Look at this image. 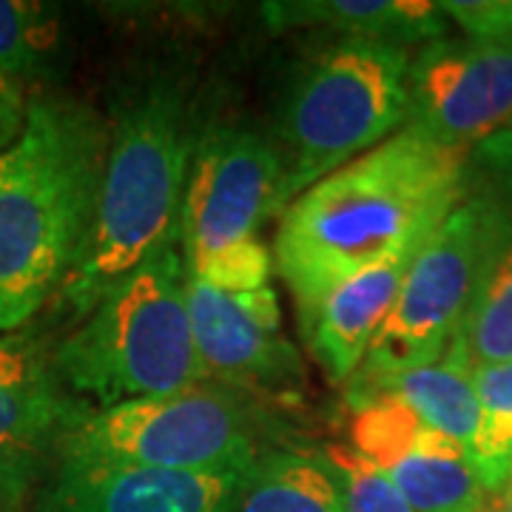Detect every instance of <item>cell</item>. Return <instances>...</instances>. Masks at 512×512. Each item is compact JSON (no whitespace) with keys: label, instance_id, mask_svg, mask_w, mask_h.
<instances>
[{"label":"cell","instance_id":"6da1fadb","mask_svg":"<svg viewBox=\"0 0 512 512\" xmlns=\"http://www.w3.org/2000/svg\"><path fill=\"white\" fill-rule=\"evenodd\" d=\"M467 191V148L404 126L313 183L279 214L274 262L291 288L299 328L336 285L427 239Z\"/></svg>","mask_w":512,"mask_h":512},{"label":"cell","instance_id":"7a4b0ae2","mask_svg":"<svg viewBox=\"0 0 512 512\" xmlns=\"http://www.w3.org/2000/svg\"><path fill=\"white\" fill-rule=\"evenodd\" d=\"M109 126L89 106L29 100L0 148V333L26 328L63 291L92 228Z\"/></svg>","mask_w":512,"mask_h":512},{"label":"cell","instance_id":"3957f363","mask_svg":"<svg viewBox=\"0 0 512 512\" xmlns=\"http://www.w3.org/2000/svg\"><path fill=\"white\" fill-rule=\"evenodd\" d=\"M191 154L194 137L177 83L151 80L120 106L89 237L57 293L72 319L89 316L134 271L174 248Z\"/></svg>","mask_w":512,"mask_h":512},{"label":"cell","instance_id":"277c9868","mask_svg":"<svg viewBox=\"0 0 512 512\" xmlns=\"http://www.w3.org/2000/svg\"><path fill=\"white\" fill-rule=\"evenodd\" d=\"M55 370L69 393L94 399L97 410L200 387L208 373L188 319L177 248L103 296L55 348Z\"/></svg>","mask_w":512,"mask_h":512},{"label":"cell","instance_id":"5b68a950","mask_svg":"<svg viewBox=\"0 0 512 512\" xmlns=\"http://www.w3.org/2000/svg\"><path fill=\"white\" fill-rule=\"evenodd\" d=\"M410 49L339 37L296 80L282 111V211L313 183L367 154L407 123Z\"/></svg>","mask_w":512,"mask_h":512},{"label":"cell","instance_id":"8992f818","mask_svg":"<svg viewBox=\"0 0 512 512\" xmlns=\"http://www.w3.org/2000/svg\"><path fill=\"white\" fill-rule=\"evenodd\" d=\"M510 237L504 211L464 191V200L421 245L393 311L348 384L379 382L439 362L458 339L481 279Z\"/></svg>","mask_w":512,"mask_h":512},{"label":"cell","instance_id":"52a82bcc","mask_svg":"<svg viewBox=\"0 0 512 512\" xmlns=\"http://www.w3.org/2000/svg\"><path fill=\"white\" fill-rule=\"evenodd\" d=\"M57 461L177 473L248 470L259 456L245 404L220 387L92 410L57 441Z\"/></svg>","mask_w":512,"mask_h":512},{"label":"cell","instance_id":"ba28073f","mask_svg":"<svg viewBox=\"0 0 512 512\" xmlns=\"http://www.w3.org/2000/svg\"><path fill=\"white\" fill-rule=\"evenodd\" d=\"M285 165L274 143L248 128H211L188 165L180 242L185 271L231 245L256 239V228L282 214Z\"/></svg>","mask_w":512,"mask_h":512},{"label":"cell","instance_id":"9c48e42d","mask_svg":"<svg viewBox=\"0 0 512 512\" xmlns=\"http://www.w3.org/2000/svg\"><path fill=\"white\" fill-rule=\"evenodd\" d=\"M504 123H512V32L439 37L410 57L404 126L470 148Z\"/></svg>","mask_w":512,"mask_h":512},{"label":"cell","instance_id":"30bf717a","mask_svg":"<svg viewBox=\"0 0 512 512\" xmlns=\"http://www.w3.org/2000/svg\"><path fill=\"white\" fill-rule=\"evenodd\" d=\"M350 447L376 464L413 512H481L484 490L470 453L390 396L348 399Z\"/></svg>","mask_w":512,"mask_h":512},{"label":"cell","instance_id":"8fae6325","mask_svg":"<svg viewBox=\"0 0 512 512\" xmlns=\"http://www.w3.org/2000/svg\"><path fill=\"white\" fill-rule=\"evenodd\" d=\"M185 302L194 342L208 376L222 382H285L299 373V356L282 336L276 291H220L185 274Z\"/></svg>","mask_w":512,"mask_h":512},{"label":"cell","instance_id":"7c38bea8","mask_svg":"<svg viewBox=\"0 0 512 512\" xmlns=\"http://www.w3.org/2000/svg\"><path fill=\"white\" fill-rule=\"evenodd\" d=\"M242 476L57 461L35 512H231Z\"/></svg>","mask_w":512,"mask_h":512},{"label":"cell","instance_id":"4fadbf2b","mask_svg":"<svg viewBox=\"0 0 512 512\" xmlns=\"http://www.w3.org/2000/svg\"><path fill=\"white\" fill-rule=\"evenodd\" d=\"M92 413L55 370V350L20 328L0 333V453L55 450L77 421Z\"/></svg>","mask_w":512,"mask_h":512},{"label":"cell","instance_id":"5bb4252c","mask_svg":"<svg viewBox=\"0 0 512 512\" xmlns=\"http://www.w3.org/2000/svg\"><path fill=\"white\" fill-rule=\"evenodd\" d=\"M427 239L407 242L393 254L382 256L379 262L367 265L342 285H336L322 299V305L316 308L302 333L330 382H350L365 362L376 333L382 330L396 305L404 276Z\"/></svg>","mask_w":512,"mask_h":512},{"label":"cell","instance_id":"9a60e30c","mask_svg":"<svg viewBox=\"0 0 512 512\" xmlns=\"http://www.w3.org/2000/svg\"><path fill=\"white\" fill-rule=\"evenodd\" d=\"M265 20L274 29L319 26L342 37L387 40L410 49L447 37V15L427 0H288L265 3Z\"/></svg>","mask_w":512,"mask_h":512},{"label":"cell","instance_id":"2e32d148","mask_svg":"<svg viewBox=\"0 0 512 512\" xmlns=\"http://www.w3.org/2000/svg\"><path fill=\"white\" fill-rule=\"evenodd\" d=\"M373 393L407 404L427 427L461 444L467 453L473 450L478 433V399L473 387V362L461 339H456L433 365L416 367L379 382L348 384V399Z\"/></svg>","mask_w":512,"mask_h":512},{"label":"cell","instance_id":"e0dca14e","mask_svg":"<svg viewBox=\"0 0 512 512\" xmlns=\"http://www.w3.org/2000/svg\"><path fill=\"white\" fill-rule=\"evenodd\" d=\"M231 512H345V504L322 456L276 450L245 470Z\"/></svg>","mask_w":512,"mask_h":512},{"label":"cell","instance_id":"ac0fdd59","mask_svg":"<svg viewBox=\"0 0 512 512\" xmlns=\"http://www.w3.org/2000/svg\"><path fill=\"white\" fill-rule=\"evenodd\" d=\"M66 55L63 12L40 0H0V74L23 83L57 72Z\"/></svg>","mask_w":512,"mask_h":512},{"label":"cell","instance_id":"d6986e66","mask_svg":"<svg viewBox=\"0 0 512 512\" xmlns=\"http://www.w3.org/2000/svg\"><path fill=\"white\" fill-rule=\"evenodd\" d=\"M478 399V433L470 458L490 495L512 478V362L473 365Z\"/></svg>","mask_w":512,"mask_h":512},{"label":"cell","instance_id":"ffe728a7","mask_svg":"<svg viewBox=\"0 0 512 512\" xmlns=\"http://www.w3.org/2000/svg\"><path fill=\"white\" fill-rule=\"evenodd\" d=\"M458 339L473 365L512 362V237L490 262Z\"/></svg>","mask_w":512,"mask_h":512},{"label":"cell","instance_id":"44dd1931","mask_svg":"<svg viewBox=\"0 0 512 512\" xmlns=\"http://www.w3.org/2000/svg\"><path fill=\"white\" fill-rule=\"evenodd\" d=\"M322 461L339 484L345 512H413L396 484L350 444H328Z\"/></svg>","mask_w":512,"mask_h":512},{"label":"cell","instance_id":"7402d4cb","mask_svg":"<svg viewBox=\"0 0 512 512\" xmlns=\"http://www.w3.org/2000/svg\"><path fill=\"white\" fill-rule=\"evenodd\" d=\"M271 271H274V259L268 245L262 239H248L208 256L205 262L188 268L185 274L220 291H259L271 285L268 282Z\"/></svg>","mask_w":512,"mask_h":512},{"label":"cell","instance_id":"603a6c76","mask_svg":"<svg viewBox=\"0 0 512 512\" xmlns=\"http://www.w3.org/2000/svg\"><path fill=\"white\" fill-rule=\"evenodd\" d=\"M43 453H0V512H26L40 487Z\"/></svg>","mask_w":512,"mask_h":512},{"label":"cell","instance_id":"cb8c5ba5","mask_svg":"<svg viewBox=\"0 0 512 512\" xmlns=\"http://www.w3.org/2000/svg\"><path fill=\"white\" fill-rule=\"evenodd\" d=\"M447 20H456L464 35H507L512 32V0H450L439 3Z\"/></svg>","mask_w":512,"mask_h":512},{"label":"cell","instance_id":"d4e9b609","mask_svg":"<svg viewBox=\"0 0 512 512\" xmlns=\"http://www.w3.org/2000/svg\"><path fill=\"white\" fill-rule=\"evenodd\" d=\"M26 106L29 100L23 94V86L0 74V148L18 137L26 120Z\"/></svg>","mask_w":512,"mask_h":512},{"label":"cell","instance_id":"484cf974","mask_svg":"<svg viewBox=\"0 0 512 512\" xmlns=\"http://www.w3.org/2000/svg\"><path fill=\"white\" fill-rule=\"evenodd\" d=\"M498 504H501V510L504 512H512V478L510 484L498 493Z\"/></svg>","mask_w":512,"mask_h":512},{"label":"cell","instance_id":"4316f807","mask_svg":"<svg viewBox=\"0 0 512 512\" xmlns=\"http://www.w3.org/2000/svg\"><path fill=\"white\" fill-rule=\"evenodd\" d=\"M481 512H504L501 510V504H498V495H490V498H487V504L481 507Z\"/></svg>","mask_w":512,"mask_h":512}]
</instances>
